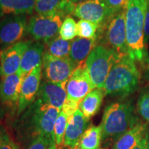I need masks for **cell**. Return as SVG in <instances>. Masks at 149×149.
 Instances as JSON below:
<instances>
[{
  "label": "cell",
  "instance_id": "cell-1",
  "mask_svg": "<svg viewBox=\"0 0 149 149\" xmlns=\"http://www.w3.org/2000/svg\"><path fill=\"white\" fill-rule=\"evenodd\" d=\"M148 0H129L126 7V31L128 56L134 61L146 58L144 22Z\"/></svg>",
  "mask_w": 149,
  "mask_h": 149
},
{
  "label": "cell",
  "instance_id": "cell-2",
  "mask_svg": "<svg viewBox=\"0 0 149 149\" xmlns=\"http://www.w3.org/2000/svg\"><path fill=\"white\" fill-rule=\"evenodd\" d=\"M140 73L135 61L128 55L120 57L113 66L103 89L106 95L125 97L138 88Z\"/></svg>",
  "mask_w": 149,
  "mask_h": 149
},
{
  "label": "cell",
  "instance_id": "cell-3",
  "mask_svg": "<svg viewBox=\"0 0 149 149\" xmlns=\"http://www.w3.org/2000/svg\"><path fill=\"white\" fill-rule=\"evenodd\" d=\"M24 112L21 122L26 131L34 139L44 136L55 141L54 127L60 110L36 99Z\"/></svg>",
  "mask_w": 149,
  "mask_h": 149
},
{
  "label": "cell",
  "instance_id": "cell-4",
  "mask_svg": "<svg viewBox=\"0 0 149 149\" xmlns=\"http://www.w3.org/2000/svg\"><path fill=\"white\" fill-rule=\"evenodd\" d=\"M137 123L129 102L109 104L104 110L102 123V140L116 141Z\"/></svg>",
  "mask_w": 149,
  "mask_h": 149
},
{
  "label": "cell",
  "instance_id": "cell-5",
  "mask_svg": "<svg viewBox=\"0 0 149 149\" xmlns=\"http://www.w3.org/2000/svg\"><path fill=\"white\" fill-rule=\"evenodd\" d=\"M120 57L113 50L103 44L93 48L86 61V65L95 88H103L112 68Z\"/></svg>",
  "mask_w": 149,
  "mask_h": 149
},
{
  "label": "cell",
  "instance_id": "cell-6",
  "mask_svg": "<svg viewBox=\"0 0 149 149\" xmlns=\"http://www.w3.org/2000/svg\"><path fill=\"white\" fill-rule=\"evenodd\" d=\"M64 18L57 11L37 15L29 19L26 32L36 42L44 44L58 35Z\"/></svg>",
  "mask_w": 149,
  "mask_h": 149
},
{
  "label": "cell",
  "instance_id": "cell-7",
  "mask_svg": "<svg viewBox=\"0 0 149 149\" xmlns=\"http://www.w3.org/2000/svg\"><path fill=\"white\" fill-rule=\"evenodd\" d=\"M103 26H104L103 45L113 50L120 57L128 55L126 43V9L110 17Z\"/></svg>",
  "mask_w": 149,
  "mask_h": 149
},
{
  "label": "cell",
  "instance_id": "cell-8",
  "mask_svg": "<svg viewBox=\"0 0 149 149\" xmlns=\"http://www.w3.org/2000/svg\"><path fill=\"white\" fill-rule=\"evenodd\" d=\"M77 66L68 57H57L44 52L42 70L46 81L66 83Z\"/></svg>",
  "mask_w": 149,
  "mask_h": 149
},
{
  "label": "cell",
  "instance_id": "cell-9",
  "mask_svg": "<svg viewBox=\"0 0 149 149\" xmlns=\"http://www.w3.org/2000/svg\"><path fill=\"white\" fill-rule=\"evenodd\" d=\"M26 15L6 16L0 20V46L1 51L20 42L26 32Z\"/></svg>",
  "mask_w": 149,
  "mask_h": 149
},
{
  "label": "cell",
  "instance_id": "cell-10",
  "mask_svg": "<svg viewBox=\"0 0 149 149\" xmlns=\"http://www.w3.org/2000/svg\"><path fill=\"white\" fill-rule=\"evenodd\" d=\"M95 88L91 81L86 62L74 69L66 83L67 99L81 102L89 93Z\"/></svg>",
  "mask_w": 149,
  "mask_h": 149
},
{
  "label": "cell",
  "instance_id": "cell-11",
  "mask_svg": "<svg viewBox=\"0 0 149 149\" xmlns=\"http://www.w3.org/2000/svg\"><path fill=\"white\" fill-rule=\"evenodd\" d=\"M42 65L24 76L17 104V115H20L36 100L42 79Z\"/></svg>",
  "mask_w": 149,
  "mask_h": 149
},
{
  "label": "cell",
  "instance_id": "cell-12",
  "mask_svg": "<svg viewBox=\"0 0 149 149\" xmlns=\"http://www.w3.org/2000/svg\"><path fill=\"white\" fill-rule=\"evenodd\" d=\"M32 42L20 41L0 52V77L15 74L19 70L24 52Z\"/></svg>",
  "mask_w": 149,
  "mask_h": 149
},
{
  "label": "cell",
  "instance_id": "cell-13",
  "mask_svg": "<svg viewBox=\"0 0 149 149\" xmlns=\"http://www.w3.org/2000/svg\"><path fill=\"white\" fill-rule=\"evenodd\" d=\"M72 15L80 19L93 22L100 28L109 19L107 5L101 0H86L77 3Z\"/></svg>",
  "mask_w": 149,
  "mask_h": 149
},
{
  "label": "cell",
  "instance_id": "cell-14",
  "mask_svg": "<svg viewBox=\"0 0 149 149\" xmlns=\"http://www.w3.org/2000/svg\"><path fill=\"white\" fill-rule=\"evenodd\" d=\"M66 83H53L44 80L41 83L36 99L43 103L61 110L67 100Z\"/></svg>",
  "mask_w": 149,
  "mask_h": 149
},
{
  "label": "cell",
  "instance_id": "cell-15",
  "mask_svg": "<svg viewBox=\"0 0 149 149\" xmlns=\"http://www.w3.org/2000/svg\"><path fill=\"white\" fill-rule=\"evenodd\" d=\"M24 76L19 70L16 73L1 77L0 80V101L8 107L17 106Z\"/></svg>",
  "mask_w": 149,
  "mask_h": 149
},
{
  "label": "cell",
  "instance_id": "cell-16",
  "mask_svg": "<svg viewBox=\"0 0 149 149\" xmlns=\"http://www.w3.org/2000/svg\"><path fill=\"white\" fill-rule=\"evenodd\" d=\"M88 122L89 120L86 118L79 109L68 117L64 137V147L73 149L78 146L83 134L88 128Z\"/></svg>",
  "mask_w": 149,
  "mask_h": 149
},
{
  "label": "cell",
  "instance_id": "cell-17",
  "mask_svg": "<svg viewBox=\"0 0 149 149\" xmlns=\"http://www.w3.org/2000/svg\"><path fill=\"white\" fill-rule=\"evenodd\" d=\"M45 51V44L42 42H32L24 52L19 71L24 76L42 65L43 55Z\"/></svg>",
  "mask_w": 149,
  "mask_h": 149
},
{
  "label": "cell",
  "instance_id": "cell-18",
  "mask_svg": "<svg viewBox=\"0 0 149 149\" xmlns=\"http://www.w3.org/2000/svg\"><path fill=\"white\" fill-rule=\"evenodd\" d=\"M146 124L137 122L115 141L112 149L134 148L146 135Z\"/></svg>",
  "mask_w": 149,
  "mask_h": 149
},
{
  "label": "cell",
  "instance_id": "cell-19",
  "mask_svg": "<svg viewBox=\"0 0 149 149\" xmlns=\"http://www.w3.org/2000/svg\"><path fill=\"white\" fill-rule=\"evenodd\" d=\"M96 39H85L77 37L71 42L69 57L78 66L86 62L87 58L97 46Z\"/></svg>",
  "mask_w": 149,
  "mask_h": 149
},
{
  "label": "cell",
  "instance_id": "cell-20",
  "mask_svg": "<svg viewBox=\"0 0 149 149\" xmlns=\"http://www.w3.org/2000/svg\"><path fill=\"white\" fill-rule=\"evenodd\" d=\"M35 6V0H0V16L31 14Z\"/></svg>",
  "mask_w": 149,
  "mask_h": 149
},
{
  "label": "cell",
  "instance_id": "cell-21",
  "mask_svg": "<svg viewBox=\"0 0 149 149\" xmlns=\"http://www.w3.org/2000/svg\"><path fill=\"white\" fill-rule=\"evenodd\" d=\"M106 95L103 88H95L81 100L79 105L81 111L86 118L90 120L99 111Z\"/></svg>",
  "mask_w": 149,
  "mask_h": 149
},
{
  "label": "cell",
  "instance_id": "cell-22",
  "mask_svg": "<svg viewBox=\"0 0 149 149\" xmlns=\"http://www.w3.org/2000/svg\"><path fill=\"white\" fill-rule=\"evenodd\" d=\"M102 140V126H91L83 134L78 147L81 149H99L100 148Z\"/></svg>",
  "mask_w": 149,
  "mask_h": 149
},
{
  "label": "cell",
  "instance_id": "cell-23",
  "mask_svg": "<svg viewBox=\"0 0 149 149\" xmlns=\"http://www.w3.org/2000/svg\"><path fill=\"white\" fill-rule=\"evenodd\" d=\"M71 42L63 40L59 35L45 43V53L57 57H68Z\"/></svg>",
  "mask_w": 149,
  "mask_h": 149
},
{
  "label": "cell",
  "instance_id": "cell-24",
  "mask_svg": "<svg viewBox=\"0 0 149 149\" xmlns=\"http://www.w3.org/2000/svg\"><path fill=\"white\" fill-rule=\"evenodd\" d=\"M68 119V115L61 111L56 120L54 127V137L57 149H62L64 147V137Z\"/></svg>",
  "mask_w": 149,
  "mask_h": 149
},
{
  "label": "cell",
  "instance_id": "cell-25",
  "mask_svg": "<svg viewBox=\"0 0 149 149\" xmlns=\"http://www.w3.org/2000/svg\"><path fill=\"white\" fill-rule=\"evenodd\" d=\"M99 28V26L93 22L80 19L77 23V36L85 39H96Z\"/></svg>",
  "mask_w": 149,
  "mask_h": 149
},
{
  "label": "cell",
  "instance_id": "cell-26",
  "mask_svg": "<svg viewBox=\"0 0 149 149\" xmlns=\"http://www.w3.org/2000/svg\"><path fill=\"white\" fill-rule=\"evenodd\" d=\"M59 35L66 41L71 40L77 36V23L72 17L68 16L64 19L59 29Z\"/></svg>",
  "mask_w": 149,
  "mask_h": 149
},
{
  "label": "cell",
  "instance_id": "cell-27",
  "mask_svg": "<svg viewBox=\"0 0 149 149\" xmlns=\"http://www.w3.org/2000/svg\"><path fill=\"white\" fill-rule=\"evenodd\" d=\"M63 0H35V11L37 15L54 12Z\"/></svg>",
  "mask_w": 149,
  "mask_h": 149
},
{
  "label": "cell",
  "instance_id": "cell-28",
  "mask_svg": "<svg viewBox=\"0 0 149 149\" xmlns=\"http://www.w3.org/2000/svg\"><path fill=\"white\" fill-rule=\"evenodd\" d=\"M137 111L141 118L149 122V91L142 93L139 97Z\"/></svg>",
  "mask_w": 149,
  "mask_h": 149
},
{
  "label": "cell",
  "instance_id": "cell-29",
  "mask_svg": "<svg viewBox=\"0 0 149 149\" xmlns=\"http://www.w3.org/2000/svg\"><path fill=\"white\" fill-rule=\"evenodd\" d=\"M129 0H104L109 10V18L120 11L126 9Z\"/></svg>",
  "mask_w": 149,
  "mask_h": 149
},
{
  "label": "cell",
  "instance_id": "cell-30",
  "mask_svg": "<svg viewBox=\"0 0 149 149\" xmlns=\"http://www.w3.org/2000/svg\"><path fill=\"white\" fill-rule=\"evenodd\" d=\"M0 149H19L6 128L0 126Z\"/></svg>",
  "mask_w": 149,
  "mask_h": 149
},
{
  "label": "cell",
  "instance_id": "cell-31",
  "mask_svg": "<svg viewBox=\"0 0 149 149\" xmlns=\"http://www.w3.org/2000/svg\"><path fill=\"white\" fill-rule=\"evenodd\" d=\"M55 145L53 139H51L44 136H38L33 139L29 149H50Z\"/></svg>",
  "mask_w": 149,
  "mask_h": 149
},
{
  "label": "cell",
  "instance_id": "cell-32",
  "mask_svg": "<svg viewBox=\"0 0 149 149\" xmlns=\"http://www.w3.org/2000/svg\"><path fill=\"white\" fill-rule=\"evenodd\" d=\"M79 102L67 99L65 103L64 104V105H63L61 111L64 112L65 114L68 115V117H69L72 114H74L75 113V111L79 109Z\"/></svg>",
  "mask_w": 149,
  "mask_h": 149
},
{
  "label": "cell",
  "instance_id": "cell-33",
  "mask_svg": "<svg viewBox=\"0 0 149 149\" xmlns=\"http://www.w3.org/2000/svg\"><path fill=\"white\" fill-rule=\"evenodd\" d=\"M144 42L145 44L149 43V0H148L144 22Z\"/></svg>",
  "mask_w": 149,
  "mask_h": 149
},
{
  "label": "cell",
  "instance_id": "cell-34",
  "mask_svg": "<svg viewBox=\"0 0 149 149\" xmlns=\"http://www.w3.org/2000/svg\"><path fill=\"white\" fill-rule=\"evenodd\" d=\"M148 133L146 134V135L143 137L140 142L136 146L135 148L133 149H146L147 147V141H148Z\"/></svg>",
  "mask_w": 149,
  "mask_h": 149
},
{
  "label": "cell",
  "instance_id": "cell-35",
  "mask_svg": "<svg viewBox=\"0 0 149 149\" xmlns=\"http://www.w3.org/2000/svg\"><path fill=\"white\" fill-rule=\"evenodd\" d=\"M70 1H71L72 3H74V4H77V3H79L80 2H82L84 1H86V0H69Z\"/></svg>",
  "mask_w": 149,
  "mask_h": 149
},
{
  "label": "cell",
  "instance_id": "cell-36",
  "mask_svg": "<svg viewBox=\"0 0 149 149\" xmlns=\"http://www.w3.org/2000/svg\"><path fill=\"white\" fill-rule=\"evenodd\" d=\"M146 64H147V70H148V74H149V56L148 57L147 56L146 57Z\"/></svg>",
  "mask_w": 149,
  "mask_h": 149
},
{
  "label": "cell",
  "instance_id": "cell-37",
  "mask_svg": "<svg viewBox=\"0 0 149 149\" xmlns=\"http://www.w3.org/2000/svg\"><path fill=\"white\" fill-rule=\"evenodd\" d=\"M146 149H149V137H148V141H147V147H146Z\"/></svg>",
  "mask_w": 149,
  "mask_h": 149
},
{
  "label": "cell",
  "instance_id": "cell-38",
  "mask_svg": "<svg viewBox=\"0 0 149 149\" xmlns=\"http://www.w3.org/2000/svg\"><path fill=\"white\" fill-rule=\"evenodd\" d=\"M50 149H57V148H56V145H54V146H52Z\"/></svg>",
  "mask_w": 149,
  "mask_h": 149
},
{
  "label": "cell",
  "instance_id": "cell-39",
  "mask_svg": "<svg viewBox=\"0 0 149 149\" xmlns=\"http://www.w3.org/2000/svg\"><path fill=\"white\" fill-rule=\"evenodd\" d=\"M73 149H81V148H79V147H78V146H77V147H75V148H73ZM99 149H102V148H99Z\"/></svg>",
  "mask_w": 149,
  "mask_h": 149
},
{
  "label": "cell",
  "instance_id": "cell-40",
  "mask_svg": "<svg viewBox=\"0 0 149 149\" xmlns=\"http://www.w3.org/2000/svg\"><path fill=\"white\" fill-rule=\"evenodd\" d=\"M101 1H104V0H101Z\"/></svg>",
  "mask_w": 149,
  "mask_h": 149
}]
</instances>
